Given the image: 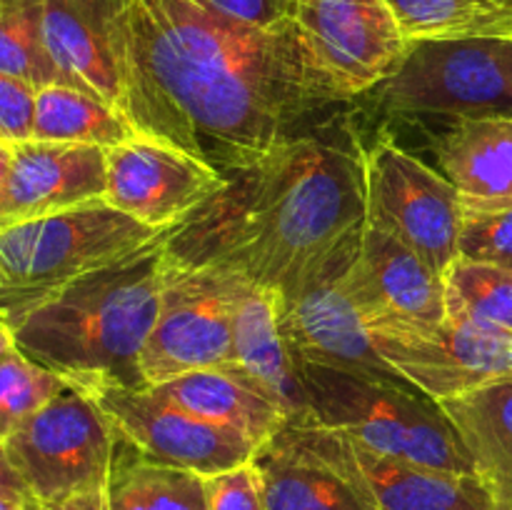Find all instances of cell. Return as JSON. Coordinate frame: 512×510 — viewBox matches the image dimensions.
<instances>
[{"mask_svg": "<svg viewBox=\"0 0 512 510\" xmlns=\"http://www.w3.org/2000/svg\"><path fill=\"white\" fill-rule=\"evenodd\" d=\"M0 73L35 90L65 85L45 43L43 0H0Z\"/></svg>", "mask_w": 512, "mask_h": 510, "instance_id": "28", "label": "cell"}, {"mask_svg": "<svg viewBox=\"0 0 512 510\" xmlns=\"http://www.w3.org/2000/svg\"><path fill=\"white\" fill-rule=\"evenodd\" d=\"M150 388L198 418L240 430L258 445L268 443L290 423L288 408L278 395L233 360Z\"/></svg>", "mask_w": 512, "mask_h": 510, "instance_id": "20", "label": "cell"}, {"mask_svg": "<svg viewBox=\"0 0 512 510\" xmlns=\"http://www.w3.org/2000/svg\"><path fill=\"white\" fill-rule=\"evenodd\" d=\"M165 233L108 200L0 228V323H15L65 285L133 258Z\"/></svg>", "mask_w": 512, "mask_h": 510, "instance_id": "4", "label": "cell"}, {"mask_svg": "<svg viewBox=\"0 0 512 510\" xmlns=\"http://www.w3.org/2000/svg\"><path fill=\"white\" fill-rule=\"evenodd\" d=\"M428 123L433 165L455 185L465 215L512 208V115Z\"/></svg>", "mask_w": 512, "mask_h": 510, "instance_id": "19", "label": "cell"}, {"mask_svg": "<svg viewBox=\"0 0 512 510\" xmlns=\"http://www.w3.org/2000/svg\"><path fill=\"white\" fill-rule=\"evenodd\" d=\"M233 363L243 365L278 395L288 408L290 423L310 418L298 363L280 328V298L253 283L235 310Z\"/></svg>", "mask_w": 512, "mask_h": 510, "instance_id": "21", "label": "cell"}, {"mask_svg": "<svg viewBox=\"0 0 512 510\" xmlns=\"http://www.w3.org/2000/svg\"><path fill=\"white\" fill-rule=\"evenodd\" d=\"M70 385L68 378L28 358L0 325V435L53 403Z\"/></svg>", "mask_w": 512, "mask_h": 510, "instance_id": "29", "label": "cell"}, {"mask_svg": "<svg viewBox=\"0 0 512 510\" xmlns=\"http://www.w3.org/2000/svg\"><path fill=\"white\" fill-rule=\"evenodd\" d=\"M495 5H500V8H505V10H510L512 13V0H493Z\"/></svg>", "mask_w": 512, "mask_h": 510, "instance_id": "36", "label": "cell"}, {"mask_svg": "<svg viewBox=\"0 0 512 510\" xmlns=\"http://www.w3.org/2000/svg\"><path fill=\"white\" fill-rule=\"evenodd\" d=\"M215 13L255 28H280L290 23L288 0H198Z\"/></svg>", "mask_w": 512, "mask_h": 510, "instance_id": "33", "label": "cell"}, {"mask_svg": "<svg viewBox=\"0 0 512 510\" xmlns=\"http://www.w3.org/2000/svg\"><path fill=\"white\" fill-rule=\"evenodd\" d=\"M110 510H208L203 475L143 458L120 438L108 483Z\"/></svg>", "mask_w": 512, "mask_h": 510, "instance_id": "24", "label": "cell"}, {"mask_svg": "<svg viewBox=\"0 0 512 510\" xmlns=\"http://www.w3.org/2000/svg\"><path fill=\"white\" fill-rule=\"evenodd\" d=\"M163 238L133 258L65 285L15 323L0 325L28 358L78 388H148L140 353L160 313L168 273Z\"/></svg>", "mask_w": 512, "mask_h": 510, "instance_id": "3", "label": "cell"}, {"mask_svg": "<svg viewBox=\"0 0 512 510\" xmlns=\"http://www.w3.org/2000/svg\"><path fill=\"white\" fill-rule=\"evenodd\" d=\"M410 40L512 38V13L493 0H385Z\"/></svg>", "mask_w": 512, "mask_h": 510, "instance_id": "26", "label": "cell"}, {"mask_svg": "<svg viewBox=\"0 0 512 510\" xmlns=\"http://www.w3.org/2000/svg\"><path fill=\"white\" fill-rule=\"evenodd\" d=\"M360 98L395 123L512 115V38L410 40L393 73Z\"/></svg>", "mask_w": 512, "mask_h": 510, "instance_id": "6", "label": "cell"}, {"mask_svg": "<svg viewBox=\"0 0 512 510\" xmlns=\"http://www.w3.org/2000/svg\"><path fill=\"white\" fill-rule=\"evenodd\" d=\"M268 510H370L338 473L305 453L285 430L255 453Z\"/></svg>", "mask_w": 512, "mask_h": 510, "instance_id": "23", "label": "cell"}, {"mask_svg": "<svg viewBox=\"0 0 512 510\" xmlns=\"http://www.w3.org/2000/svg\"><path fill=\"white\" fill-rule=\"evenodd\" d=\"M460 255L512 270V208L465 215Z\"/></svg>", "mask_w": 512, "mask_h": 510, "instance_id": "30", "label": "cell"}, {"mask_svg": "<svg viewBox=\"0 0 512 510\" xmlns=\"http://www.w3.org/2000/svg\"><path fill=\"white\" fill-rule=\"evenodd\" d=\"M138 135L140 130L123 110L113 108L85 90L73 85H48L38 90V118H35L38 140L98 145L110 150Z\"/></svg>", "mask_w": 512, "mask_h": 510, "instance_id": "25", "label": "cell"}, {"mask_svg": "<svg viewBox=\"0 0 512 510\" xmlns=\"http://www.w3.org/2000/svg\"><path fill=\"white\" fill-rule=\"evenodd\" d=\"M295 363L308 420L348 433L378 453L475 475L473 458L440 400L410 385L370 380L305 360Z\"/></svg>", "mask_w": 512, "mask_h": 510, "instance_id": "5", "label": "cell"}, {"mask_svg": "<svg viewBox=\"0 0 512 510\" xmlns=\"http://www.w3.org/2000/svg\"><path fill=\"white\" fill-rule=\"evenodd\" d=\"M380 355L410 385L453 400L512 378V335L445 315L440 323L375 315L365 320Z\"/></svg>", "mask_w": 512, "mask_h": 510, "instance_id": "10", "label": "cell"}, {"mask_svg": "<svg viewBox=\"0 0 512 510\" xmlns=\"http://www.w3.org/2000/svg\"><path fill=\"white\" fill-rule=\"evenodd\" d=\"M443 283L445 315L512 335V270L458 255Z\"/></svg>", "mask_w": 512, "mask_h": 510, "instance_id": "27", "label": "cell"}, {"mask_svg": "<svg viewBox=\"0 0 512 510\" xmlns=\"http://www.w3.org/2000/svg\"><path fill=\"white\" fill-rule=\"evenodd\" d=\"M288 18L345 103L388 78L408 48L385 0H288Z\"/></svg>", "mask_w": 512, "mask_h": 510, "instance_id": "12", "label": "cell"}, {"mask_svg": "<svg viewBox=\"0 0 512 510\" xmlns=\"http://www.w3.org/2000/svg\"><path fill=\"white\" fill-rule=\"evenodd\" d=\"M343 280L363 310V318L440 323L445 320V283L413 248L385 230L365 223L363 238Z\"/></svg>", "mask_w": 512, "mask_h": 510, "instance_id": "18", "label": "cell"}, {"mask_svg": "<svg viewBox=\"0 0 512 510\" xmlns=\"http://www.w3.org/2000/svg\"><path fill=\"white\" fill-rule=\"evenodd\" d=\"M223 185V173L148 135L108 150L105 200L155 230H173Z\"/></svg>", "mask_w": 512, "mask_h": 510, "instance_id": "15", "label": "cell"}, {"mask_svg": "<svg viewBox=\"0 0 512 510\" xmlns=\"http://www.w3.org/2000/svg\"><path fill=\"white\" fill-rule=\"evenodd\" d=\"M283 430L305 453L338 473L370 510H495L478 473H450L378 453L313 420L288 423Z\"/></svg>", "mask_w": 512, "mask_h": 510, "instance_id": "11", "label": "cell"}, {"mask_svg": "<svg viewBox=\"0 0 512 510\" xmlns=\"http://www.w3.org/2000/svg\"><path fill=\"white\" fill-rule=\"evenodd\" d=\"M205 490L208 510H268L263 478L253 460L205 478Z\"/></svg>", "mask_w": 512, "mask_h": 510, "instance_id": "31", "label": "cell"}, {"mask_svg": "<svg viewBox=\"0 0 512 510\" xmlns=\"http://www.w3.org/2000/svg\"><path fill=\"white\" fill-rule=\"evenodd\" d=\"M343 270L310 288L293 303L280 305V328L293 350V358L348 370L370 380L410 385L380 355L363 310L345 285Z\"/></svg>", "mask_w": 512, "mask_h": 510, "instance_id": "17", "label": "cell"}, {"mask_svg": "<svg viewBox=\"0 0 512 510\" xmlns=\"http://www.w3.org/2000/svg\"><path fill=\"white\" fill-rule=\"evenodd\" d=\"M495 510H512V378L443 400Z\"/></svg>", "mask_w": 512, "mask_h": 510, "instance_id": "22", "label": "cell"}, {"mask_svg": "<svg viewBox=\"0 0 512 510\" xmlns=\"http://www.w3.org/2000/svg\"><path fill=\"white\" fill-rule=\"evenodd\" d=\"M118 445L115 425L78 385L0 435L3 463L35 503L108 488Z\"/></svg>", "mask_w": 512, "mask_h": 510, "instance_id": "7", "label": "cell"}, {"mask_svg": "<svg viewBox=\"0 0 512 510\" xmlns=\"http://www.w3.org/2000/svg\"><path fill=\"white\" fill-rule=\"evenodd\" d=\"M128 118L230 175L345 103L293 23L255 28L198 0H123Z\"/></svg>", "mask_w": 512, "mask_h": 510, "instance_id": "1", "label": "cell"}, {"mask_svg": "<svg viewBox=\"0 0 512 510\" xmlns=\"http://www.w3.org/2000/svg\"><path fill=\"white\" fill-rule=\"evenodd\" d=\"M108 195V150L83 143H0V228L68 213Z\"/></svg>", "mask_w": 512, "mask_h": 510, "instance_id": "14", "label": "cell"}, {"mask_svg": "<svg viewBox=\"0 0 512 510\" xmlns=\"http://www.w3.org/2000/svg\"><path fill=\"white\" fill-rule=\"evenodd\" d=\"M88 393L120 438L153 463L210 478L250 463L260 448L240 430L198 418L153 388L95 385Z\"/></svg>", "mask_w": 512, "mask_h": 510, "instance_id": "13", "label": "cell"}, {"mask_svg": "<svg viewBox=\"0 0 512 510\" xmlns=\"http://www.w3.org/2000/svg\"><path fill=\"white\" fill-rule=\"evenodd\" d=\"M248 285L225 270L168 263L158 320L140 353L145 385L230 363L235 310Z\"/></svg>", "mask_w": 512, "mask_h": 510, "instance_id": "9", "label": "cell"}, {"mask_svg": "<svg viewBox=\"0 0 512 510\" xmlns=\"http://www.w3.org/2000/svg\"><path fill=\"white\" fill-rule=\"evenodd\" d=\"M368 223L413 248L443 275L460 255L465 208L455 185L435 165L410 153L390 133L360 145Z\"/></svg>", "mask_w": 512, "mask_h": 510, "instance_id": "8", "label": "cell"}, {"mask_svg": "<svg viewBox=\"0 0 512 510\" xmlns=\"http://www.w3.org/2000/svg\"><path fill=\"white\" fill-rule=\"evenodd\" d=\"M325 128L288 140L235 173L193 215L168 230L178 268L225 270L293 303L353 260L363 238L360 138Z\"/></svg>", "mask_w": 512, "mask_h": 510, "instance_id": "2", "label": "cell"}, {"mask_svg": "<svg viewBox=\"0 0 512 510\" xmlns=\"http://www.w3.org/2000/svg\"><path fill=\"white\" fill-rule=\"evenodd\" d=\"M38 90L25 80L0 73V143L35 138Z\"/></svg>", "mask_w": 512, "mask_h": 510, "instance_id": "32", "label": "cell"}, {"mask_svg": "<svg viewBox=\"0 0 512 510\" xmlns=\"http://www.w3.org/2000/svg\"><path fill=\"white\" fill-rule=\"evenodd\" d=\"M43 30L63 83L128 115L123 0H43Z\"/></svg>", "mask_w": 512, "mask_h": 510, "instance_id": "16", "label": "cell"}, {"mask_svg": "<svg viewBox=\"0 0 512 510\" xmlns=\"http://www.w3.org/2000/svg\"><path fill=\"white\" fill-rule=\"evenodd\" d=\"M30 493L8 463L0 465V510H28Z\"/></svg>", "mask_w": 512, "mask_h": 510, "instance_id": "35", "label": "cell"}, {"mask_svg": "<svg viewBox=\"0 0 512 510\" xmlns=\"http://www.w3.org/2000/svg\"><path fill=\"white\" fill-rule=\"evenodd\" d=\"M28 510H110L108 488L85 490V493L68 495V498L50 500V503H35L30 500Z\"/></svg>", "mask_w": 512, "mask_h": 510, "instance_id": "34", "label": "cell"}]
</instances>
